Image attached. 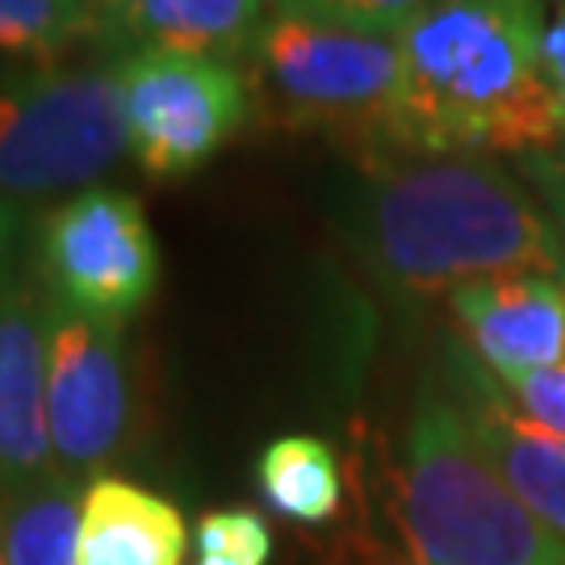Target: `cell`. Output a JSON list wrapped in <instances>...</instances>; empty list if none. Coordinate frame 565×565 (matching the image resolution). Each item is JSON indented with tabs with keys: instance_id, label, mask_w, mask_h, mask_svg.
I'll use <instances>...</instances> for the list:
<instances>
[{
	"instance_id": "cell-1",
	"label": "cell",
	"mask_w": 565,
	"mask_h": 565,
	"mask_svg": "<svg viewBox=\"0 0 565 565\" xmlns=\"http://www.w3.org/2000/svg\"><path fill=\"white\" fill-rule=\"evenodd\" d=\"M340 231L373 281L398 298L565 268L541 202L490 156H369L343 193Z\"/></svg>"
},
{
	"instance_id": "cell-2",
	"label": "cell",
	"mask_w": 565,
	"mask_h": 565,
	"mask_svg": "<svg viewBox=\"0 0 565 565\" xmlns=\"http://www.w3.org/2000/svg\"><path fill=\"white\" fill-rule=\"evenodd\" d=\"M536 0H431L398 34L394 151L541 156L565 147Z\"/></svg>"
},
{
	"instance_id": "cell-3",
	"label": "cell",
	"mask_w": 565,
	"mask_h": 565,
	"mask_svg": "<svg viewBox=\"0 0 565 565\" xmlns=\"http://www.w3.org/2000/svg\"><path fill=\"white\" fill-rule=\"evenodd\" d=\"M398 520L419 565H562L557 541L490 469L461 403L424 390L403 452Z\"/></svg>"
},
{
	"instance_id": "cell-4",
	"label": "cell",
	"mask_w": 565,
	"mask_h": 565,
	"mask_svg": "<svg viewBox=\"0 0 565 565\" xmlns=\"http://www.w3.org/2000/svg\"><path fill=\"white\" fill-rule=\"evenodd\" d=\"M256 102L285 126L323 130L369 156H385L398 97V39L369 34L306 9H273L243 63Z\"/></svg>"
},
{
	"instance_id": "cell-5",
	"label": "cell",
	"mask_w": 565,
	"mask_h": 565,
	"mask_svg": "<svg viewBox=\"0 0 565 565\" xmlns=\"http://www.w3.org/2000/svg\"><path fill=\"white\" fill-rule=\"evenodd\" d=\"M130 156L114 63L0 84V198L46 202L102 184Z\"/></svg>"
},
{
	"instance_id": "cell-6",
	"label": "cell",
	"mask_w": 565,
	"mask_h": 565,
	"mask_svg": "<svg viewBox=\"0 0 565 565\" xmlns=\"http://www.w3.org/2000/svg\"><path fill=\"white\" fill-rule=\"evenodd\" d=\"M160 273V243L135 193L93 184L39 218L34 285L67 315L121 331L156 298Z\"/></svg>"
},
{
	"instance_id": "cell-7",
	"label": "cell",
	"mask_w": 565,
	"mask_h": 565,
	"mask_svg": "<svg viewBox=\"0 0 565 565\" xmlns=\"http://www.w3.org/2000/svg\"><path fill=\"white\" fill-rule=\"evenodd\" d=\"M130 160L151 181L202 172L252 121V81L239 63L130 51L114 55Z\"/></svg>"
},
{
	"instance_id": "cell-8",
	"label": "cell",
	"mask_w": 565,
	"mask_h": 565,
	"mask_svg": "<svg viewBox=\"0 0 565 565\" xmlns=\"http://www.w3.org/2000/svg\"><path fill=\"white\" fill-rule=\"evenodd\" d=\"M135 377L118 327L46 302V431L63 473L93 482L130 436Z\"/></svg>"
},
{
	"instance_id": "cell-9",
	"label": "cell",
	"mask_w": 565,
	"mask_h": 565,
	"mask_svg": "<svg viewBox=\"0 0 565 565\" xmlns=\"http://www.w3.org/2000/svg\"><path fill=\"white\" fill-rule=\"evenodd\" d=\"M448 310L469 352L494 373H532L565 364V277L515 273L469 281L448 294Z\"/></svg>"
},
{
	"instance_id": "cell-10",
	"label": "cell",
	"mask_w": 565,
	"mask_h": 565,
	"mask_svg": "<svg viewBox=\"0 0 565 565\" xmlns=\"http://www.w3.org/2000/svg\"><path fill=\"white\" fill-rule=\"evenodd\" d=\"M46 298L34 281L0 289V494L46 478Z\"/></svg>"
},
{
	"instance_id": "cell-11",
	"label": "cell",
	"mask_w": 565,
	"mask_h": 565,
	"mask_svg": "<svg viewBox=\"0 0 565 565\" xmlns=\"http://www.w3.org/2000/svg\"><path fill=\"white\" fill-rule=\"evenodd\" d=\"M452 361L465 382L461 411L490 469L548 532L565 536V436L520 415L473 352H452Z\"/></svg>"
},
{
	"instance_id": "cell-12",
	"label": "cell",
	"mask_w": 565,
	"mask_h": 565,
	"mask_svg": "<svg viewBox=\"0 0 565 565\" xmlns=\"http://www.w3.org/2000/svg\"><path fill=\"white\" fill-rule=\"evenodd\" d=\"M273 9V0H135L109 25L105 46L114 55L168 51L243 67Z\"/></svg>"
},
{
	"instance_id": "cell-13",
	"label": "cell",
	"mask_w": 565,
	"mask_h": 565,
	"mask_svg": "<svg viewBox=\"0 0 565 565\" xmlns=\"http://www.w3.org/2000/svg\"><path fill=\"white\" fill-rule=\"evenodd\" d=\"M189 524L181 507L126 478L84 486L76 565H181Z\"/></svg>"
},
{
	"instance_id": "cell-14",
	"label": "cell",
	"mask_w": 565,
	"mask_h": 565,
	"mask_svg": "<svg viewBox=\"0 0 565 565\" xmlns=\"http://www.w3.org/2000/svg\"><path fill=\"white\" fill-rule=\"evenodd\" d=\"M81 478L51 469L39 482L0 494V562L4 565H76L81 548Z\"/></svg>"
},
{
	"instance_id": "cell-15",
	"label": "cell",
	"mask_w": 565,
	"mask_h": 565,
	"mask_svg": "<svg viewBox=\"0 0 565 565\" xmlns=\"http://www.w3.org/2000/svg\"><path fill=\"white\" fill-rule=\"evenodd\" d=\"M264 503L294 524H327L343 499V478L335 448L319 436H281L256 461Z\"/></svg>"
},
{
	"instance_id": "cell-16",
	"label": "cell",
	"mask_w": 565,
	"mask_h": 565,
	"mask_svg": "<svg viewBox=\"0 0 565 565\" xmlns=\"http://www.w3.org/2000/svg\"><path fill=\"white\" fill-rule=\"evenodd\" d=\"M88 42L105 46V30L84 0H0V63L51 72L67 51Z\"/></svg>"
},
{
	"instance_id": "cell-17",
	"label": "cell",
	"mask_w": 565,
	"mask_h": 565,
	"mask_svg": "<svg viewBox=\"0 0 565 565\" xmlns=\"http://www.w3.org/2000/svg\"><path fill=\"white\" fill-rule=\"evenodd\" d=\"M193 541L202 557H226L239 565H268L273 557V532L260 511H247V507H226V511L202 515Z\"/></svg>"
},
{
	"instance_id": "cell-18",
	"label": "cell",
	"mask_w": 565,
	"mask_h": 565,
	"mask_svg": "<svg viewBox=\"0 0 565 565\" xmlns=\"http://www.w3.org/2000/svg\"><path fill=\"white\" fill-rule=\"evenodd\" d=\"M431 0H302L298 9L306 13H319V18L343 21V25H356L369 34H385V39H398L411 21L424 13Z\"/></svg>"
},
{
	"instance_id": "cell-19",
	"label": "cell",
	"mask_w": 565,
	"mask_h": 565,
	"mask_svg": "<svg viewBox=\"0 0 565 565\" xmlns=\"http://www.w3.org/2000/svg\"><path fill=\"white\" fill-rule=\"evenodd\" d=\"M499 382L520 415L565 436V364L562 369H532V373H503Z\"/></svg>"
},
{
	"instance_id": "cell-20",
	"label": "cell",
	"mask_w": 565,
	"mask_h": 565,
	"mask_svg": "<svg viewBox=\"0 0 565 565\" xmlns=\"http://www.w3.org/2000/svg\"><path fill=\"white\" fill-rule=\"evenodd\" d=\"M515 172H520V181L532 189V198H536L541 210L548 214L553 235H557L562 256H565V147L515 160Z\"/></svg>"
},
{
	"instance_id": "cell-21",
	"label": "cell",
	"mask_w": 565,
	"mask_h": 565,
	"mask_svg": "<svg viewBox=\"0 0 565 565\" xmlns=\"http://www.w3.org/2000/svg\"><path fill=\"white\" fill-rule=\"evenodd\" d=\"M21 243H25V226H21L18 205L9 202V198H0V289L21 281Z\"/></svg>"
},
{
	"instance_id": "cell-22",
	"label": "cell",
	"mask_w": 565,
	"mask_h": 565,
	"mask_svg": "<svg viewBox=\"0 0 565 565\" xmlns=\"http://www.w3.org/2000/svg\"><path fill=\"white\" fill-rule=\"evenodd\" d=\"M541 51H545V72H548V81H553V93H557L562 114H565V9H557V13L545 21Z\"/></svg>"
},
{
	"instance_id": "cell-23",
	"label": "cell",
	"mask_w": 565,
	"mask_h": 565,
	"mask_svg": "<svg viewBox=\"0 0 565 565\" xmlns=\"http://www.w3.org/2000/svg\"><path fill=\"white\" fill-rule=\"evenodd\" d=\"M130 4H135V0H84V9H88V13H93L97 21H102L105 39H109V25H114V21H118L121 13L130 9Z\"/></svg>"
},
{
	"instance_id": "cell-24",
	"label": "cell",
	"mask_w": 565,
	"mask_h": 565,
	"mask_svg": "<svg viewBox=\"0 0 565 565\" xmlns=\"http://www.w3.org/2000/svg\"><path fill=\"white\" fill-rule=\"evenodd\" d=\"M198 565H239V562H226V557H198Z\"/></svg>"
},
{
	"instance_id": "cell-25",
	"label": "cell",
	"mask_w": 565,
	"mask_h": 565,
	"mask_svg": "<svg viewBox=\"0 0 565 565\" xmlns=\"http://www.w3.org/2000/svg\"><path fill=\"white\" fill-rule=\"evenodd\" d=\"M273 4H277V9H298L302 0H273Z\"/></svg>"
},
{
	"instance_id": "cell-26",
	"label": "cell",
	"mask_w": 565,
	"mask_h": 565,
	"mask_svg": "<svg viewBox=\"0 0 565 565\" xmlns=\"http://www.w3.org/2000/svg\"><path fill=\"white\" fill-rule=\"evenodd\" d=\"M536 4H541V0H536ZM562 9H565V0H562Z\"/></svg>"
},
{
	"instance_id": "cell-27",
	"label": "cell",
	"mask_w": 565,
	"mask_h": 565,
	"mask_svg": "<svg viewBox=\"0 0 565 565\" xmlns=\"http://www.w3.org/2000/svg\"><path fill=\"white\" fill-rule=\"evenodd\" d=\"M562 565H565V553H562Z\"/></svg>"
},
{
	"instance_id": "cell-28",
	"label": "cell",
	"mask_w": 565,
	"mask_h": 565,
	"mask_svg": "<svg viewBox=\"0 0 565 565\" xmlns=\"http://www.w3.org/2000/svg\"><path fill=\"white\" fill-rule=\"evenodd\" d=\"M0 565H4V562H0Z\"/></svg>"
}]
</instances>
